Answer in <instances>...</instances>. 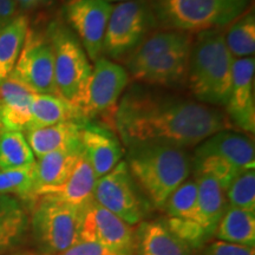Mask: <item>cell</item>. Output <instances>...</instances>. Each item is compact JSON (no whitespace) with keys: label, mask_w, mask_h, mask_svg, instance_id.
<instances>
[{"label":"cell","mask_w":255,"mask_h":255,"mask_svg":"<svg viewBox=\"0 0 255 255\" xmlns=\"http://www.w3.org/2000/svg\"><path fill=\"white\" fill-rule=\"evenodd\" d=\"M30 216L23 201L0 194V251L15 246L27 231Z\"/></svg>","instance_id":"24"},{"label":"cell","mask_w":255,"mask_h":255,"mask_svg":"<svg viewBox=\"0 0 255 255\" xmlns=\"http://www.w3.org/2000/svg\"><path fill=\"white\" fill-rule=\"evenodd\" d=\"M82 113L88 122H97L113 129L117 104L129 84L130 77L124 66L100 57L94 62ZM114 130V129H113Z\"/></svg>","instance_id":"9"},{"label":"cell","mask_w":255,"mask_h":255,"mask_svg":"<svg viewBox=\"0 0 255 255\" xmlns=\"http://www.w3.org/2000/svg\"><path fill=\"white\" fill-rule=\"evenodd\" d=\"M163 212L168 218L195 220L197 218V183L188 177L175 189L165 202Z\"/></svg>","instance_id":"30"},{"label":"cell","mask_w":255,"mask_h":255,"mask_svg":"<svg viewBox=\"0 0 255 255\" xmlns=\"http://www.w3.org/2000/svg\"><path fill=\"white\" fill-rule=\"evenodd\" d=\"M195 255H255V247L241 246L225 241H208Z\"/></svg>","instance_id":"33"},{"label":"cell","mask_w":255,"mask_h":255,"mask_svg":"<svg viewBox=\"0 0 255 255\" xmlns=\"http://www.w3.org/2000/svg\"><path fill=\"white\" fill-rule=\"evenodd\" d=\"M111 9L113 5L105 0H69L64 6V21L78 38L92 63L102 55Z\"/></svg>","instance_id":"12"},{"label":"cell","mask_w":255,"mask_h":255,"mask_svg":"<svg viewBox=\"0 0 255 255\" xmlns=\"http://www.w3.org/2000/svg\"><path fill=\"white\" fill-rule=\"evenodd\" d=\"M133 255H195L175 237L164 219L143 220L135 227Z\"/></svg>","instance_id":"18"},{"label":"cell","mask_w":255,"mask_h":255,"mask_svg":"<svg viewBox=\"0 0 255 255\" xmlns=\"http://www.w3.org/2000/svg\"><path fill=\"white\" fill-rule=\"evenodd\" d=\"M94 199L130 226L142 222L152 209L130 174L126 161H121L113 170L98 178Z\"/></svg>","instance_id":"10"},{"label":"cell","mask_w":255,"mask_h":255,"mask_svg":"<svg viewBox=\"0 0 255 255\" xmlns=\"http://www.w3.org/2000/svg\"><path fill=\"white\" fill-rule=\"evenodd\" d=\"M225 28H210L193 37L187 87L194 100L221 108L227 105L233 77V58L223 37Z\"/></svg>","instance_id":"4"},{"label":"cell","mask_w":255,"mask_h":255,"mask_svg":"<svg viewBox=\"0 0 255 255\" xmlns=\"http://www.w3.org/2000/svg\"><path fill=\"white\" fill-rule=\"evenodd\" d=\"M30 27L26 15H18L0 31V83L11 76Z\"/></svg>","instance_id":"26"},{"label":"cell","mask_w":255,"mask_h":255,"mask_svg":"<svg viewBox=\"0 0 255 255\" xmlns=\"http://www.w3.org/2000/svg\"><path fill=\"white\" fill-rule=\"evenodd\" d=\"M34 163L17 169H0V194L12 195L21 201L32 202L36 190Z\"/></svg>","instance_id":"29"},{"label":"cell","mask_w":255,"mask_h":255,"mask_svg":"<svg viewBox=\"0 0 255 255\" xmlns=\"http://www.w3.org/2000/svg\"><path fill=\"white\" fill-rule=\"evenodd\" d=\"M155 28L154 15L146 0L113 5L102 53L110 60L124 62Z\"/></svg>","instance_id":"8"},{"label":"cell","mask_w":255,"mask_h":255,"mask_svg":"<svg viewBox=\"0 0 255 255\" xmlns=\"http://www.w3.org/2000/svg\"><path fill=\"white\" fill-rule=\"evenodd\" d=\"M84 123L63 122L24 131L34 157L49 152L81 145V130Z\"/></svg>","instance_id":"21"},{"label":"cell","mask_w":255,"mask_h":255,"mask_svg":"<svg viewBox=\"0 0 255 255\" xmlns=\"http://www.w3.org/2000/svg\"><path fill=\"white\" fill-rule=\"evenodd\" d=\"M156 28L195 34L226 28L251 8L252 0H146Z\"/></svg>","instance_id":"5"},{"label":"cell","mask_w":255,"mask_h":255,"mask_svg":"<svg viewBox=\"0 0 255 255\" xmlns=\"http://www.w3.org/2000/svg\"><path fill=\"white\" fill-rule=\"evenodd\" d=\"M225 43L234 59L254 57L255 52V15L253 9H248L235 19L223 31Z\"/></svg>","instance_id":"27"},{"label":"cell","mask_w":255,"mask_h":255,"mask_svg":"<svg viewBox=\"0 0 255 255\" xmlns=\"http://www.w3.org/2000/svg\"><path fill=\"white\" fill-rule=\"evenodd\" d=\"M46 31L53 49L57 94L82 110L92 71L90 59L65 21L53 20Z\"/></svg>","instance_id":"6"},{"label":"cell","mask_w":255,"mask_h":255,"mask_svg":"<svg viewBox=\"0 0 255 255\" xmlns=\"http://www.w3.org/2000/svg\"><path fill=\"white\" fill-rule=\"evenodd\" d=\"M81 154L82 146L77 145L60 149L38 157L34 163V196L41 190L60 186L69 177Z\"/></svg>","instance_id":"22"},{"label":"cell","mask_w":255,"mask_h":255,"mask_svg":"<svg viewBox=\"0 0 255 255\" xmlns=\"http://www.w3.org/2000/svg\"><path fill=\"white\" fill-rule=\"evenodd\" d=\"M15 17H18V7L14 0H0V31Z\"/></svg>","instance_id":"35"},{"label":"cell","mask_w":255,"mask_h":255,"mask_svg":"<svg viewBox=\"0 0 255 255\" xmlns=\"http://www.w3.org/2000/svg\"><path fill=\"white\" fill-rule=\"evenodd\" d=\"M105 1L108 2H124V1H130V0H105Z\"/></svg>","instance_id":"37"},{"label":"cell","mask_w":255,"mask_h":255,"mask_svg":"<svg viewBox=\"0 0 255 255\" xmlns=\"http://www.w3.org/2000/svg\"><path fill=\"white\" fill-rule=\"evenodd\" d=\"M215 156L239 170L254 169L255 149L251 135L234 130H221L196 145L193 157Z\"/></svg>","instance_id":"16"},{"label":"cell","mask_w":255,"mask_h":255,"mask_svg":"<svg viewBox=\"0 0 255 255\" xmlns=\"http://www.w3.org/2000/svg\"><path fill=\"white\" fill-rule=\"evenodd\" d=\"M164 222L175 237L187 245L194 253H197L212 239L205 227L195 220L167 216L164 218Z\"/></svg>","instance_id":"32"},{"label":"cell","mask_w":255,"mask_h":255,"mask_svg":"<svg viewBox=\"0 0 255 255\" xmlns=\"http://www.w3.org/2000/svg\"><path fill=\"white\" fill-rule=\"evenodd\" d=\"M33 92L8 77L0 83V130L24 132L31 121Z\"/></svg>","instance_id":"19"},{"label":"cell","mask_w":255,"mask_h":255,"mask_svg":"<svg viewBox=\"0 0 255 255\" xmlns=\"http://www.w3.org/2000/svg\"><path fill=\"white\" fill-rule=\"evenodd\" d=\"M9 77L21 83L33 94L58 96L53 49L46 30L28 27L23 49Z\"/></svg>","instance_id":"11"},{"label":"cell","mask_w":255,"mask_h":255,"mask_svg":"<svg viewBox=\"0 0 255 255\" xmlns=\"http://www.w3.org/2000/svg\"><path fill=\"white\" fill-rule=\"evenodd\" d=\"M63 122L87 123L81 109L73 107L59 96L33 94L31 102V121L28 129H37Z\"/></svg>","instance_id":"23"},{"label":"cell","mask_w":255,"mask_h":255,"mask_svg":"<svg viewBox=\"0 0 255 255\" xmlns=\"http://www.w3.org/2000/svg\"><path fill=\"white\" fill-rule=\"evenodd\" d=\"M31 203L28 226L41 254L58 255L79 241L84 209L45 196Z\"/></svg>","instance_id":"7"},{"label":"cell","mask_w":255,"mask_h":255,"mask_svg":"<svg viewBox=\"0 0 255 255\" xmlns=\"http://www.w3.org/2000/svg\"><path fill=\"white\" fill-rule=\"evenodd\" d=\"M126 163L150 206L158 210H163L171 193L193 171L187 149L161 143L129 146Z\"/></svg>","instance_id":"3"},{"label":"cell","mask_w":255,"mask_h":255,"mask_svg":"<svg viewBox=\"0 0 255 255\" xmlns=\"http://www.w3.org/2000/svg\"><path fill=\"white\" fill-rule=\"evenodd\" d=\"M79 240L98 242L121 254L133 255L135 226L124 222L94 199L83 212Z\"/></svg>","instance_id":"13"},{"label":"cell","mask_w":255,"mask_h":255,"mask_svg":"<svg viewBox=\"0 0 255 255\" xmlns=\"http://www.w3.org/2000/svg\"><path fill=\"white\" fill-rule=\"evenodd\" d=\"M36 162L33 152L20 131L0 130V169L27 167Z\"/></svg>","instance_id":"28"},{"label":"cell","mask_w":255,"mask_h":255,"mask_svg":"<svg viewBox=\"0 0 255 255\" xmlns=\"http://www.w3.org/2000/svg\"><path fill=\"white\" fill-rule=\"evenodd\" d=\"M97 180L94 169L82 151L69 177L58 187L49 188L37 193L34 199L39 196L51 197L76 208L84 209L88 203L94 200Z\"/></svg>","instance_id":"17"},{"label":"cell","mask_w":255,"mask_h":255,"mask_svg":"<svg viewBox=\"0 0 255 255\" xmlns=\"http://www.w3.org/2000/svg\"><path fill=\"white\" fill-rule=\"evenodd\" d=\"M228 206L255 212V170L246 169L239 173L226 189Z\"/></svg>","instance_id":"31"},{"label":"cell","mask_w":255,"mask_h":255,"mask_svg":"<svg viewBox=\"0 0 255 255\" xmlns=\"http://www.w3.org/2000/svg\"><path fill=\"white\" fill-rule=\"evenodd\" d=\"M15 255H47V254H34V253H19V254H15Z\"/></svg>","instance_id":"38"},{"label":"cell","mask_w":255,"mask_h":255,"mask_svg":"<svg viewBox=\"0 0 255 255\" xmlns=\"http://www.w3.org/2000/svg\"><path fill=\"white\" fill-rule=\"evenodd\" d=\"M81 146L97 178L113 170L124 155L122 142L117 133L100 122L83 124Z\"/></svg>","instance_id":"15"},{"label":"cell","mask_w":255,"mask_h":255,"mask_svg":"<svg viewBox=\"0 0 255 255\" xmlns=\"http://www.w3.org/2000/svg\"><path fill=\"white\" fill-rule=\"evenodd\" d=\"M231 128L219 108L144 84H133L123 92L113 120L114 131L126 148L161 143L187 149Z\"/></svg>","instance_id":"1"},{"label":"cell","mask_w":255,"mask_h":255,"mask_svg":"<svg viewBox=\"0 0 255 255\" xmlns=\"http://www.w3.org/2000/svg\"><path fill=\"white\" fill-rule=\"evenodd\" d=\"M214 237L220 241L255 247V212L228 206Z\"/></svg>","instance_id":"25"},{"label":"cell","mask_w":255,"mask_h":255,"mask_svg":"<svg viewBox=\"0 0 255 255\" xmlns=\"http://www.w3.org/2000/svg\"><path fill=\"white\" fill-rule=\"evenodd\" d=\"M191 44L193 34L157 28L124 60L128 75L150 87L168 90L187 87Z\"/></svg>","instance_id":"2"},{"label":"cell","mask_w":255,"mask_h":255,"mask_svg":"<svg viewBox=\"0 0 255 255\" xmlns=\"http://www.w3.org/2000/svg\"><path fill=\"white\" fill-rule=\"evenodd\" d=\"M197 183V218L210 237H214L223 213L228 207L226 190L216 178L208 174L194 173Z\"/></svg>","instance_id":"20"},{"label":"cell","mask_w":255,"mask_h":255,"mask_svg":"<svg viewBox=\"0 0 255 255\" xmlns=\"http://www.w3.org/2000/svg\"><path fill=\"white\" fill-rule=\"evenodd\" d=\"M50 1L51 0H14L18 9H21V11H32Z\"/></svg>","instance_id":"36"},{"label":"cell","mask_w":255,"mask_h":255,"mask_svg":"<svg viewBox=\"0 0 255 255\" xmlns=\"http://www.w3.org/2000/svg\"><path fill=\"white\" fill-rule=\"evenodd\" d=\"M58 255H124L121 254L119 252H115L110 248L103 246V245L98 244V242L94 241H85L79 240L66 250L63 253Z\"/></svg>","instance_id":"34"},{"label":"cell","mask_w":255,"mask_h":255,"mask_svg":"<svg viewBox=\"0 0 255 255\" xmlns=\"http://www.w3.org/2000/svg\"><path fill=\"white\" fill-rule=\"evenodd\" d=\"M254 73V57L234 59L231 94L225 107L232 127L248 135L255 131Z\"/></svg>","instance_id":"14"}]
</instances>
